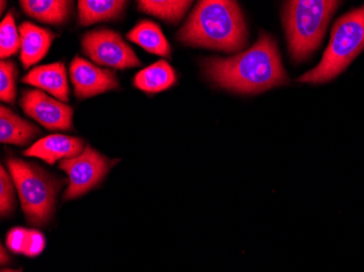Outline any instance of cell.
I'll list each match as a JSON object with an SVG mask.
<instances>
[{"mask_svg": "<svg viewBox=\"0 0 364 272\" xmlns=\"http://www.w3.org/2000/svg\"><path fill=\"white\" fill-rule=\"evenodd\" d=\"M18 73V67L14 61L0 63V99L11 105L16 99Z\"/></svg>", "mask_w": 364, "mask_h": 272, "instance_id": "21", "label": "cell"}, {"mask_svg": "<svg viewBox=\"0 0 364 272\" xmlns=\"http://www.w3.org/2000/svg\"><path fill=\"white\" fill-rule=\"evenodd\" d=\"M7 165L28 222L44 226L54 214L57 194L63 182L21 159H8Z\"/></svg>", "mask_w": 364, "mask_h": 272, "instance_id": "5", "label": "cell"}, {"mask_svg": "<svg viewBox=\"0 0 364 272\" xmlns=\"http://www.w3.org/2000/svg\"><path fill=\"white\" fill-rule=\"evenodd\" d=\"M21 49V36L14 21V11H9L0 24V57L14 56Z\"/></svg>", "mask_w": 364, "mask_h": 272, "instance_id": "20", "label": "cell"}, {"mask_svg": "<svg viewBox=\"0 0 364 272\" xmlns=\"http://www.w3.org/2000/svg\"><path fill=\"white\" fill-rule=\"evenodd\" d=\"M59 165L69 177V185L63 200H70L97 185L107 175L112 163L91 146H87L79 156L63 159Z\"/></svg>", "mask_w": 364, "mask_h": 272, "instance_id": "7", "label": "cell"}, {"mask_svg": "<svg viewBox=\"0 0 364 272\" xmlns=\"http://www.w3.org/2000/svg\"><path fill=\"white\" fill-rule=\"evenodd\" d=\"M82 49L96 65L114 69L141 65V61L119 33L109 28H98L87 33L82 40Z\"/></svg>", "mask_w": 364, "mask_h": 272, "instance_id": "6", "label": "cell"}, {"mask_svg": "<svg viewBox=\"0 0 364 272\" xmlns=\"http://www.w3.org/2000/svg\"><path fill=\"white\" fill-rule=\"evenodd\" d=\"M22 82L42 91L48 92L61 102H69L70 89L67 79V71L63 62L34 67L22 79Z\"/></svg>", "mask_w": 364, "mask_h": 272, "instance_id": "11", "label": "cell"}, {"mask_svg": "<svg viewBox=\"0 0 364 272\" xmlns=\"http://www.w3.org/2000/svg\"><path fill=\"white\" fill-rule=\"evenodd\" d=\"M14 180L5 168H0V212L1 216H8L14 210Z\"/></svg>", "mask_w": 364, "mask_h": 272, "instance_id": "22", "label": "cell"}, {"mask_svg": "<svg viewBox=\"0 0 364 272\" xmlns=\"http://www.w3.org/2000/svg\"><path fill=\"white\" fill-rule=\"evenodd\" d=\"M19 31L21 36L20 60L23 67L28 69L46 56L56 36L52 31L40 28L31 22H23Z\"/></svg>", "mask_w": 364, "mask_h": 272, "instance_id": "12", "label": "cell"}, {"mask_svg": "<svg viewBox=\"0 0 364 272\" xmlns=\"http://www.w3.org/2000/svg\"><path fill=\"white\" fill-rule=\"evenodd\" d=\"M23 111L48 130H71L73 109L41 89H26L20 100Z\"/></svg>", "mask_w": 364, "mask_h": 272, "instance_id": "8", "label": "cell"}, {"mask_svg": "<svg viewBox=\"0 0 364 272\" xmlns=\"http://www.w3.org/2000/svg\"><path fill=\"white\" fill-rule=\"evenodd\" d=\"M126 4L120 0H80L77 1L80 24L92 26L116 19L122 14Z\"/></svg>", "mask_w": 364, "mask_h": 272, "instance_id": "17", "label": "cell"}, {"mask_svg": "<svg viewBox=\"0 0 364 272\" xmlns=\"http://www.w3.org/2000/svg\"><path fill=\"white\" fill-rule=\"evenodd\" d=\"M7 246L26 256H38L44 251L45 236L38 230L14 228L7 234Z\"/></svg>", "mask_w": 364, "mask_h": 272, "instance_id": "18", "label": "cell"}, {"mask_svg": "<svg viewBox=\"0 0 364 272\" xmlns=\"http://www.w3.org/2000/svg\"><path fill=\"white\" fill-rule=\"evenodd\" d=\"M85 151V142L68 135L53 134L38 141L23 151L24 156L36 157L54 165L56 161L79 156Z\"/></svg>", "mask_w": 364, "mask_h": 272, "instance_id": "10", "label": "cell"}, {"mask_svg": "<svg viewBox=\"0 0 364 272\" xmlns=\"http://www.w3.org/2000/svg\"><path fill=\"white\" fill-rule=\"evenodd\" d=\"M6 261H9V257H8V254H6L5 247L1 246V265L6 263Z\"/></svg>", "mask_w": 364, "mask_h": 272, "instance_id": "23", "label": "cell"}, {"mask_svg": "<svg viewBox=\"0 0 364 272\" xmlns=\"http://www.w3.org/2000/svg\"><path fill=\"white\" fill-rule=\"evenodd\" d=\"M364 49V6L343 14L335 23L328 46L312 70L298 79L301 83L321 84L338 77Z\"/></svg>", "mask_w": 364, "mask_h": 272, "instance_id": "4", "label": "cell"}, {"mask_svg": "<svg viewBox=\"0 0 364 272\" xmlns=\"http://www.w3.org/2000/svg\"><path fill=\"white\" fill-rule=\"evenodd\" d=\"M191 4V1L177 0H140L138 1V8L144 13L152 14L159 19L176 23L185 16Z\"/></svg>", "mask_w": 364, "mask_h": 272, "instance_id": "19", "label": "cell"}, {"mask_svg": "<svg viewBox=\"0 0 364 272\" xmlns=\"http://www.w3.org/2000/svg\"><path fill=\"white\" fill-rule=\"evenodd\" d=\"M203 67L216 85L237 93H262L288 83L277 43L265 32L250 49L230 58L204 59Z\"/></svg>", "mask_w": 364, "mask_h": 272, "instance_id": "1", "label": "cell"}, {"mask_svg": "<svg viewBox=\"0 0 364 272\" xmlns=\"http://www.w3.org/2000/svg\"><path fill=\"white\" fill-rule=\"evenodd\" d=\"M40 130L11 109L0 107V142L4 144L24 146L38 136Z\"/></svg>", "mask_w": 364, "mask_h": 272, "instance_id": "13", "label": "cell"}, {"mask_svg": "<svg viewBox=\"0 0 364 272\" xmlns=\"http://www.w3.org/2000/svg\"><path fill=\"white\" fill-rule=\"evenodd\" d=\"M1 272H21V271H16V270L7 269V270H3V271H1Z\"/></svg>", "mask_w": 364, "mask_h": 272, "instance_id": "24", "label": "cell"}, {"mask_svg": "<svg viewBox=\"0 0 364 272\" xmlns=\"http://www.w3.org/2000/svg\"><path fill=\"white\" fill-rule=\"evenodd\" d=\"M22 9L33 19L48 24L65 23L70 16L73 1L65 0H24Z\"/></svg>", "mask_w": 364, "mask_h": 272, "instance_id": "16", "label": "cell"}, {"mask_svg": "<svg viewBox=\"0 0 364 272\" xmlns=\"http://www.w3.org/2000/svg\"><path fill=\"white\" fill-rule=\"evenodd\" d=\"M127 38L157 56L171 57V48L161 28L150 20H142L127 34Z\"/></svg>", "mask_w": 364, "mask_h": 272, "instance_id": "14", "label": "cell"}, {"mask_svg": "<svg viewBox=\"0 0 364 272\" xmlns=\"http://www.w3.org/2000/svg\"><path fill=\"white\" fill-rule=\"evenodd\" d=\"M70 77L75 96L80 99L119 89L114 72L96 67L81 57H75L71 62Z\"/></svg>", "mask_w": 364, "mask_h": 272, "instance_id": "9", "label": "cell"}, {"mask_svg": "<svg viewBox=\"0 0 364 272\" xmlns=\"http://www.w3.org/2000/svg\"><path fill=\"white\" fill-rule=\"evenodd\" d=\"M177 82L173 67L167 61L159 60L145 67L134 77V85L145 93H159L171 89Z\"/></svg>", "mask_w": 364, "mask_h": 272, "instance_id": "15", "label": "cell"}, {"mask_svg": "<svg viewBox=\"0 0 364 272\" xmlns=\"http://www.w3.org/2000/svg\"><path fill=\"white\" fill-rule=\"evenodd\" d=\"M339 1L294 0L284 6L283 21L292 60H306L320 46Z\"/></svg>", "mask_w": 364, "mask_h": 272, "instance_id": "3", "label": "cell"}, {"mask_svg": "<svg viewBox=\"0 0 364 272\" xmlns=\"http://www.w3.org/2000/svg\"><path fill=\"white\" fill-rule=\"evenodd\" d=\"M177 38L189 46L235 53L247 44V26L236 1L203 0L190 14Z\"/></svg>", "mask_w": 364, "mask_h": 272, "instance_id": "2", "label": "cell"}, {"mask_svg": "<svg viewBox=\"0 0 364 272\" xmlns=\"http://www.w3.org/2000/svg\"><path fill=\"white\" fill-rule=\"evenodd\" d=\"M1 12H4V7H5L6 3L5 1H1Z\"/></svg>", "mask_w": 364, "mask_h": 272, "instance_id": "25", "label": "cell"}]
</instances>
